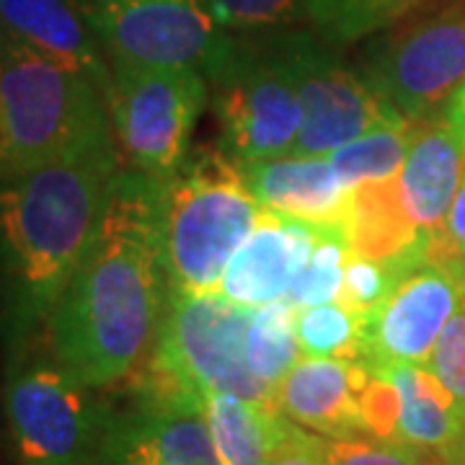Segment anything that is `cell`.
Returning a JSON list of instances; mask_svg holds the SVG:
<instances>
[{
    "label": "cell",
    "instance_id": "obj_1",
    "mask_svg": "<svg viewBox=\"0 0 465 465\" xmlns=\"http://www.w3.org/2000/svg\"><path fill=\"white\" fill-rule=\"evenodd\" d=\"M168 298L161 182L119 166L42 336L60 365L104 391L130 381L148 360Z\"/></svg>",
    "mask_w": 465,
    "mask_h": 465
},
{
    "label": "cell",
    "instance_id": "obj_2",
    "mask_svg": "<svg viewBox=\"0 0 465 465\" xmlns=\"http://www.w3.org/2000/svg\"><path fill=\"white\" fill-rule=\"evenodd\" d=\"M119 166V150H109L0 176V336L8 351L45 333Z\"/></svg>",
    "mask_w": 465,
    "mask_h": 465
},
{
    "label": "cell",
    "instance_id": "obj_3",
    "mask_svg": "<svg viewBox=\"0 0 465 465\" xmlns=\"http://www.w3.org/2000/svg\"><path fill=\"white\" fill-rule=\"evenodd\" d=\"M109 150L119 148L99 85L0 29V176Z\"/></svg>",
    "mask_w": 465,
    "mask_h": 465
},
{
    "label": "cell",
    "instance_id": "obj_4",
    "mask_svg": "<svg viewBox=\"0 0 465 465\" xmlns=\"http://www.w3.org/2000/svg\"><path fill=\"white\" fill-rule=\"evenodd\" d=\"M251 311L215 290H171L148 360L127 381L133 403L202 411L207 393H235L274 406V388L246 362Z\"/></svg>",
    "mask_w": 465,
    "mask_h": 465
},
{
    "label": "cell",
    "instance_id": "obj_5",
    "mask_svg": "<svg viewBox=\"0 0 465 465\" xmlns=\"http://www.w3.org/2000/svg\"><path fill=\"white\" fill-rule=\"evenodd\" d=\"M259 215L262 204L220 143L189 150L182 166L161 182V235L171 290L213 292Z\"/></svg>",
    "mask_w": 465,
    "mask_h": 465
},
{
    "label": "cell",
    "instance_id": "obj_6",
    "mask_svg": "<svg viewBox=\"0 0 465 465\" xmlns=\"http://www.w3.org/2000/svg\"><path fill=\"white\" fill-rule=\"evenodd\" d=\"M8 354L5 416L18 463H94L114 406L60 365L45 336Z\"/></svg>",
    "mask_w": 465,
    "mask_h": 465
},
{
    "label": "cell",
    "instance_id": "obj_7",
    "mask_svg": "<svg viewBox=\"0 0 465 465\" xmlns=\"http://www.w3.org/2000/svg\"><path fill=\"white\" fill-rule=\"evenodd\" d=\"M220 148L235 163L290 155L302 127L292 29L238 34L223 73L210 84Z\"/></svg>",
    "mask_w": 465,
    "mask_h": 465
},
{
    "label": "cell",
    "instance_id": "obj_8",
    "mask_svg": "<svg viewBox=\"0 0 465 465\" xmlns=\"http://www.w3.org/2000/svg\"><path fill=\"white\" fill-rule=\"evenodd\" d=\"M362 75L411 122L442 114L465 84V0H427L385 26Z\"/></svg>",
    "mask_w": 465,
    "mask_h": 465
},
{
    "label": "cell",
    "instance_id": "obj_9",
    "mask_svg": "<svg viewBox=\"0 0 465 465\" xmlns=\"http://www.w3.org/2000/svg\"><path fill=\"white\" fill-rule=\"evenodd\" d=\"M210 99V81L192 67L112 65L109 114L130 168L168 179L189 155Z\"/></svg>",
    "mask_w": 465,
    "mask_h": 465
},
{
    "label": "cell",
    "instance_id": "obj_10",
    "mask_svg": "<svg viewBox=\"0 0 465 465\" xmlns=\"http://www.w3.org/2000/svg\"><path fill=\"white\" fill-rule=\"evenodd\" d=\"M112 65L192 67L210 84L238 34L217 24L202 0H81Z\"/></svg>",
    "mask_w": 465,
    "mask_h": 465
},
{
    "label": "cell",
    "instance_id": "obj_11",
    "mask_svg": "<svg viewBox=\"0 0 465 465\" xmlns=\"http://www.w3.org/2000/svg\"><path fill=\"white\" fill-rule=\"evenodd\" d=\"M302 127L290 155L326 158L360 134L401 119L375 85L339 57L336 45L311 29H292Z\"/></svg>",
    "mask_w": 465,
    "mask_h": 465
},
{
    "label": "cell",
    "instance_id": "obj_12",
    "mask_svg": "<svg viewBox=\"0 0 465 465\" xmlns=\"http://www.w3.org/2000/svg\"><path fill=\"white\" fill-rule=\"evenodd\" d=\"M465 300V269L427 256L403 272L388 298L365 316L362 362L430 365L432 349Z\"/></svg>",
    "mask_w": 465,
    "mask_h": 465
},
{
    "label": "cell",
    "instance_id": "obj_13",
    "mask_svg": "<svg viewBox=\"0 0 465 465\" xmlns=\"http://www.w3.org/2000/svg\"><path fill=\"white\" fill-rule=\"evenodd\" d=\"M321 225L262 210L223 269L215 292L246 308H259L287 295L302 266L311 262Z\"/></svg>",
    "mask_w": 465,
    "mask_h": 465
},
{
    "label": "cell",
    "instance_id": "obj_14",
    "mask_svg": "<svg viewBox=\"0 0 465 465\" xmlns=\"http://www.w3.org/2000/svg\"><path fill=\"white\" fill-rule=\"evenodd\" d=\"M91 465H223L197 409L137 406L112 414Z\"/></svg>",
    "mask_w": 465,
    "mask_h": 465
},
{
    "label": "cell",
    "instance_id": "obj_15",
    "mask_svg": "<svg viewBox=\"0 0 465 465\" xmlns=\"http://www.w3.org/2000/svg\"><path fill=\"white\" fill-rule=\"evenodd\" d=\"M370 375L362 360L302 354L274 391V406L298 427L321 437L367 434L360 391Z\"/></svg>",
    "mask_w": 465,
    "mask_h": 465
},
{
    "label": "cell",
    "instance_id": "obj_16",
    "mask_svg": "<svg viewBox=\"0 0 465 465\" xmlns=\"http://www.w3.org/2000/svg\"><path fill=\"white\" fill-rule=\"evenodd\" d=\"M238 166L262 210L316 225L347 220L351 189L341 182L329 155H280Z\"/></svg>",
    "mask_w": 465,
    "mask_h": 465
},
{
    "label": "cell",
    "instance_id": "obj_17",
    "mask_svg": "<svg viewBox=\"0 0 465 465\" xmlns=\"http://www.w3.org/2000/svg\"><path fill=\"white\" fill-rule=\"evenodd\" d=\"M0 29L91 78L109 99L112 67L81 0H0Z\"/></svg>",
    "mask_w": 465,
    "mask_h": 465
},
{
    "label": "cell",
    "instance_id": "obj_18",
    "mask_svg": "<svg viewBox=\"0 0 465 465\" xmlns=\"http://www.w3.org/2000/svg\"><path fill=\"white\" fill-rule=\"evenodd\" d=\"M463 168L465 148L445 116L434 114L411 122V143L401 166L399 189L406 215L424 235H434L442 225L463 179Z\"/></svg>",
    "mask_w": 465,
    "mask_h": 465
},
{
    "label": "cell",
    "instance_id": "obj_19",
    "mask_svg": "<svg viewBox=\"0 0 465 465\" xmlns=\"http://www.w3.org/2000/svg\"><path fill=\"white\" fill-rule=\"evenodd\" d=\"M344 231L349 253L393 266L396 274L409 272L430 256L432 235H424L406 215L399 176L354 186Z\"/></svg>",
    "mask_w": 465,
    "mask_h": 465
},
{
    "label": "cell",
    "instance_id": "obj_20",
    "mask_svg": "<svg viewBox=\"0 0 465 465\" xmlns=\"http://www.w3.org/2000/svg\"><path fill=\"white\" fill-rule=\"evenodd\" d=\"M375 370V367H372ZM399 393V440L445 452L465 437V409L427 365L378 367Z\"/></svg>",
    "mask_w": 465,
    "mask_h": 465
},
{
    "label": "cell",
    "instance_id": "obj_21",
    "mask_svg": "<svg viewBox=\"0 0 465 465\" xmlns=\"http://www.w3.org/2000/svg\"><path fill=\"white\" fill-rule=\"evenodd\" d=\"M202 414L223 465H266L284 424L277 406L235 393H207Z\"/></svg>",
    "mask_w": 465,
    "mask_h": 465
},
{
    "label": "cell",
    "instance_id": "obj_22",
    "mask_svg": "<svg viewBox=\"0 0 465 465\" xmlns=\"http://www.w3.org/2000/svg\"><path fill=\"white\" fill-rule=\"evenodd\" d=\"M300 357L298 308L287 298L253 308L246 331V362L251 372L277 391L280 381Z\"/></svg>",
    "mask_w": 465,
    "mask_h": 465
},
{
    "label": "cell",
    "instance_id": "obj_23",
    "mask_svg": "<svg viewBox=\"0 0 465 465\" xmlns=\"http://www.w3.org/2000/svg\"><path fill=\"white\" fill-rule=\"evenodd\" d=\"M409 143H411V122L401 116L333 150L329 161L339 171L341 182L349 189H354L365 182H385L399 176L409 153Z\"/></svg>",
    "mask_w": 465,
    "mask_h": 465
},
{
    "label": "cell",
    "instance_id": "obj_24",
    "mask_svg": "<svg viewBox=\"0 0 465 465\" xmlns=\"http://www.w3.org/2000/svg\"><path fill=\"white\" fill-rule=\"evenodd\" d=\"M313 32L331 45H349L382 32L427 0H302Z\"/></svg>",
    "mask_w": 465,
    "mask_h": 465
},
{
    "label": "cell",
    "instance_id": "obj_25",
    "mask_svg": "<svg viewBox=\"0 0 465 465\" xmlns=\"http://www.w3.org/2000/svg\"><path fill=\"white\" fill-rule=\"evenodd\" d=\"M362 323L341 300L321 302L298 311L300 351L308 357H341L362 360Z\"/></svg>",
    "mask_w": 465,
    "mask_h": 465
},
{
    "label": "cell",
    "instance_id": "obj_26",
    "mask_svg": "<svg viewBox=\"0 0 465 465\" xmlns=\"http://www.w3.org/2000/svg\"><path fill=\"white\" fill-rule=\"evenodd\" d=\"M347 231L344 223L321 225L316 249L311 262L302 266L292 287L287 290L284 298L290 300L298 311L339 300L344 287V266H347Z\"/></svg>",
    "mask_w": 465,
    "mask_h": 465
},
{
    "label": "cell",
    "instance_id": "obj_27",
    "mask_svg": "<svg viewBox=\"0 0 465 465\" xmlns=\"http://www.w3.org/2000/svg\"><path fill=\"white\" fill-rule=\"evenodd\" d=\"M316 442L326 465H442L440 452H424L401 440H382L372 434H316Z\"/></svg>",
    "mask_w": 465,
    "mask_h": 465
},
{
    "label": "cell",
    "instance_id": "obj_28",
    "mask_svg": "<svg viewBox=\"0 0 465 465\" xmlns=\"http://www.w3.org/2000/svg\"><path fill=\"white\" fill-rule=\"evenodd\" d=\"M223 29L232 34H264L295 29L308 21L302 0H202Z\"/></svg>",
    "mask_w": 465,
    "mask_h": 465
},
{
    "label": "cell",
    "instance_id": "obj_29",
    "mask_svg": "<svg viewBox=\"0 0 465 465\" xmlns=\"http://www.w3.org/2000/svg\"><path fill=\"white\" fill-rule=\"evenodd\" d=\"M401 274L393 272V266L365 259L357 253H347V266H344V287L339 300L349 305L354 313L365 318L370 316L382 300L388 298L391 287L396 284Z\"/></svg>",
    "mask_w": 465,
    "mask_h": 465
},
{
    "label": "cell",
    "instance_id": "obj_30",
    "mask_svg": "<svg viewBox=\"0 0 465 465\" xmlns=\"http://www.w3.org/2000/svg\"><path fill=\"white\" fill-rule=\"evenodd\" d=\"M427 367L465 409V300L440 333Z\"/></svg>",
    "mask_w": 465,
    "mask_h": 465
},
{
    "label": "cell",
    "instance_id": "obj_31",
    "mask_svg": "<svg viewBox=\"0 0 465 465\" xmlns=\"http://www.w3.org/2000/svg\"><path fill=\"white\" fill-rule=\"evenodd\" d=\"M360 409L367 434L382 440H399V393L381 370L370 367V375L360 391Z\"/></svg>",
    "mask_w": 465,
    "mask_h": 465
},
{
    "label": "cell",
    "instance_id": "obj_32",
    "mask_svg": "<svg viewBox=\"0 0 465 465\" xmlns=\"http://www.w3.org/2000/svg\"><path fill=\"white\" fill-rule=\"evenodd\" d=\"M430 256L465 269V168L448 215L430 241Z\"/></svg>",
    "mask_w": 465,
    "mask_h": 465
},
{
    "label": "cell",
    "instance_id": "obj_33",
    "mask_svg": "<svg viewBox=\"0 0 465 465\" xmlns=\"http://www.w3.org/2000/svg\"><path fill=\"white\" fill-rule=\"evenodd\" d=\"M266 465H326L318 450L316 434L298 427L284 416L282 432L277 437Z\"/></svg>",
    "mask_w": 465,
    "mask_h": 465
},
{
    "label": "cell",
    "instance_id": "obj_34",
    "mask_svg": "<svg viewBox=\"0 0 465 465\" xmlns=\"http://www.w3.org/2000/svg\"><path fill=\"white\" fill-rule=\"evenodd\" d=\"M442 116L448 122V127L452 134L460 140V145L465 148V84L452 94V99L448 101V106L442 109Z\"/></svg>",
    "mask_w": 465,
    "mask_h": 465
},
{
    "label": "cell",
    "instance_id": "obj_35",
    "mask_svg": "<svg viewBox=\"0 0 465 465\" xmlns=\"http://www.w3.org/2000/svg\"><path fill=\"white\" fill-rule=\"evenodd\" d=\"M440 458H442V465H465V437L450 450H445Z\"/></svg>",
    "mask_w": 465,
    "mask_h": 465
}]
</instances>
